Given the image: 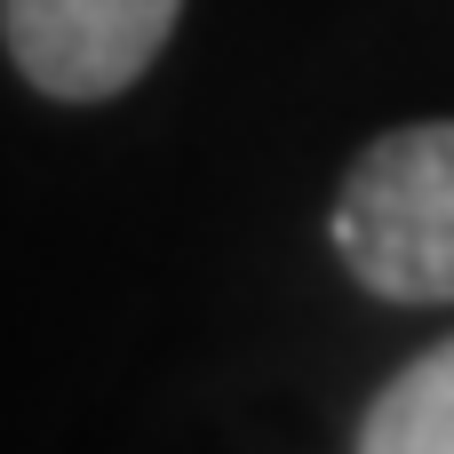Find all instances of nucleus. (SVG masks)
<instances>
[{
    "label": "nucleus",
    "instance_id": "nucleus-1",
    "mask_svg": "<svg viewBox=\"0 0 454 454\" xmlns=\"http://www.w3.org/2000/svg\"><path fill=\"white\" fill-rule=\"evenodd\" d=\"M335 255L367 295L454 303V120L367 144L335 200Z\"/></svg>",
    "mask_w": 454,
    "mask_h": 454
},
{
    "label": "nucleus",
    "instance_id": "nucleus-2",
    "mask_svg": "<svg viewBox=\"0 0 454 454\" xmlns=\"http://www.w3.org/2000/svg\"><path fill=\"white\" fill-rule=\"evenodd\" d=\"M184 0H0V32L16 72L40 96L104 104L152 72Z\"/></svg>",
    "mask_w": 454,
    "mask_h": 454
},
{
    "label": "nucleus",
    "instance_id": "nucleus-3",
    "mask_svg": "<svg viewBox=\"0 0 454 454\" xmlns=\"http://www.w3.org/2000/svg\"><path fill=\"white\" fill-rule=\"evenodd\" d=\"M359 454H454V343L407 359L375 391L359 423Z\"/></svg>",
    "mask_w": 454,
    "mask_h": 454
}]
</instances>
